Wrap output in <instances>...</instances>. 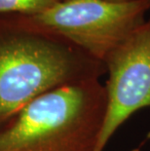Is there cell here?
<instances>
[{"label": "cell", "mask_w": 150, "mask_h": 151, "mask_svg": "<svg viewBox=\"0 0 150 151\" xmlns=\"http://www.w3.org/2000/svg\"><path fill=\"white\" fill-rule=\"evenodd\" d=\"M105 73L103 63L21 16L0 17V128L44 93Z\"/></svg>", "instance_id": "1"}, {"label": "cell", "mask_w": 150, "mask_h": 151, "mask_svg": "<svg viewBox=\"0 0 150 151\" xmlns=\"http://www.w3.org/2000/svg\"><path fill=\"white\" fill-rule=\"evenodd\" d=\"M105 107L100 79L51 90L0 128V151H95Z\"/></svg>", "instance_id": "2"}, {"label": "cell", "mask_w": 150, "mask_h": 151, "mask_svg": "<svg viewBox=\"0 0 150 151\" xmlns=\"http://www.w3.org/2000/svg\"><path fill=\"white\" fill-rule=\"evenodd\" d=\"M149 10L150 0H72L60 1L41 14L21 17L103 63L146 21Z\"/></svg>", "instance_id": "3"}, {"label": "cell", "mask_w": 150, "mask_h": 151, "mask_svg": "<svg viewBox=\"0 0 150 151\" xmlns=\"http://www.w3.org/2000/svg\"><path fill=\"white\" fill-rule=\"evenodd\" d=\"M106 107L95 151H103L116 131L136 112L150 107V20L103 62Z\"/></svg>", "instance_id": "4"}, {"label": "cell", "mask_w": 150, "mask_h": 151, "mask_svg": "<svg viewBox=\"0 0 150 151\" xmlns=\"http://www.w3.org/2000/svg\"><path fill=\"white\" fill-rule=\"evenodd\" d=\"M58 2L59 0H0V17H31L47 11Z\"/></svg>", "instance_id": "5"}, {"label": "cell", "mask_w": 150, "mask_h": 151, "mask_svg": "<svg viewBox=\"0 0 150 151\" xmlns=\"http://www.w3.org/2000/svg\"><path fill=\"white\" fill-rule=\"evenodd\" d=\"M59 1L65 2V1H72V0H59ZM106 1H115V2H120V1H130V0H106Z\"/></svg>", "instance_id": "6"}]
</instances>
